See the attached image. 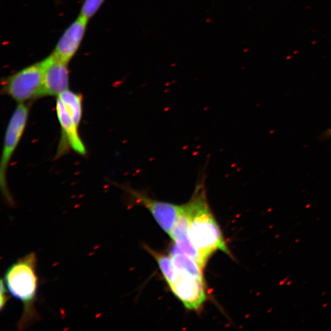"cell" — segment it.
Here are the masks:
<instances>
[{
    "label": "cell",
    "instance_id": "obj_6",
    "mask_svg": "<svg viewBox=\"0 0 331 331\" xmlns=\"http://www.w3.org/2000/svg\"><path fill=\"white\" fill-rule=\"evenodd\" d=\"M41 62L44 71L42 97H58L68 91L70 84L68 63L58 59L52 54Z\"/></svg>",
    "mask_w": 331,
    "mask_h": 331
},
{
    "label": "cell",
    "instance_id": "obj_13",
    "mask_svg": "<svg viewBox=\"0 0 331 331\" xmlns=\"http://www.w3.org/2000/svg\"><path fill=\"white\" fill-rule=\"evenodd\" d=\"M105 1V0H85L80 15L90 19L96 14Z\"/></svg>",
    "mask_w": 331,
    "mask_h": 331
},
{
    "label": "cell",
    "instance_id": "obj_11",
    "mask_svg": "<svg viewBox=\"0 0 331 331\" xmlns=\"http://www.w3.org/2000/svg\"><path fill=\"white\" fill-rule=\"evenodd\" d=\"M63 103L76 125L79 127L83 117V96L68 90L57 97Z\"/></svg>",
    "mask_w": 331,
    "mask_h": 331
},
{
    "label": "cell",
    "instance_id": "obj_7",
    "mask_svg": "<svg viewBox=\"0 0 331 331\" xmlns=\"http://www.w3.org/2000/svg\"><path fill=\"white\" fill-rule=\"evenodd\" d=\"M169 287L185 307L192 311L200 310L207 299L205 280L198 278L179 274V279Z\"/></svg>",
    "mask_w": 331,
    "mask_h": 331
},
{
    "label": "cell",
    "instance_id": "obj_10",
    "mask_svg": "<svg viewBox=\"0 0 331 331\" xmlns=\"http://www.w3.org/2000/svg\"><path fill=\"white\" fill-rule=\"evenodd\" d=\"M170 256L177 271L179 274L204 279L202 268L194 259L183 253L174 245L171 248Z\"/></svg>",
    "mask_w": 331,
    "mask_h": 331
},
{
    "label": "cell",
    "instance_id": "obj_15",
    "mask_svg": "<svg viewBox=\"0 0 331 331\" xmlns=\"http://www.w3.org/2000/svg\"><path fill=\"white\" fill-rule=\"evenodd\" d=\"M324 136L327 137H329L331 136V128L328 129L326 131L324 134Z\"/></svg>",
    "mask_w": 331,
    "mask_h": 331
},
{
    "label": "cell",
    "instance_id": "obj_8",
    "mask_svg": "<svg viewBox=\"0 0 331 331\" xmlns=\"http://www.w3.org/2000/svg\"><path fill=\"white\" fill-rule=\"evenodd\" d=\"M89 20L79 15L61 36L52 54L58 59L69 63L81 46Z\"/></svg>",
    "mask_w": 331,
    "mask_h": 331
},
{
    "label": "cell",
    "instance_id": "obj_2",
    "mask_svg": "<svg viewBox=\"0 0 331 331\" xmlns=\"http://www.w3.org/2000/svg\"><path fill=\"white\" fill-rule=\"evenodd\" d=\"M36 267L37 257L33 252L10 265L4 274V281L10 295L22 304L18 331L27 330L40 319L36 309L39 289Z\"/></svg>",
    "mask_w": 331,
    "mask_h": 331
},
{
    "label": "cell",
    "instance_id": "obj_4",
    "mask_svg": "<svg viewBox=\"0 0 331 331\" xmlns=\"http://www.w3.org/2000/svg\"><path fill=\"white\" fill-rule=\"evenodd\" d=\"M29 112L30 110L28 105L25 103H18L10 118L5 132L1 163H0V187L4 200L10 206L14 205V200L7 187L6 180L7 168L25 131Z\"/></svg>",
    "mask_w": 331,
    "mask_h": 331
},
{
    "label": "cell",
    "instance_id": "obj_12",
    "mask_svg": "<svg viewBox=\"0 0 331 331\" xmlns=\"http://www.w3.org/2000/svg\"><path fill=\"white\" fill-rule=\"evenodd\" d=\"M148 252L151 254L157 261L159 268L160 269L166 281L169 286L173 284L179 279V273L175 267L173 259L171 256H167L164 254L157 252L149 247H145Z\"/></svg>",
    "mask_w": 331,
    "mask_h": 331
},
{
    "label": "cell",
    "instance_id": "obj_3",
    "mask_svg": "<svg viewBox=\"0 0 331 331\" xmlns=\"http://www.w3.org/2000/svg\"><path fill=\"white\" fill-rule=\"evenodd\" d=\"M43 66L38 62L23 68L2 82V94L18 103H25L42 97Z\"/></svg>",
    "mask_w": 331,
    "mask_h": 331
},
{
    "label": "cell",
    "instance_id": "obj_14",
    "mask_svg": "<svg viewBox=\"0 0 331 331\" xmlns=\"http://www.w3.org/2000/svg\"><path fill=\"white\" fill-rule=\"evenodd\" d=\"M7 290L4 279H1V283H0V311L1 312L3 311L6 307L10 298V296L7 293Z\"/></svg>",
    "mask_w": 331,
    "mask_h": 331
},
{
    "label": "cell",
    "instance_id": "obj_9",
    "mask_svg": "<svg viewBox=\"0 0 331 331\" xmlns=\"http://www.w3.org/2000/svg\"><path fill=\"white\" fill-rule=\"evenodd\" d=\"M56 112L62 128L63 143L79 155H86V148L79 135V127L76 125L65 105L58 99L56 102Z\"/></svg>",
    "mask_w": 331,
    "mask_h": 331
},
{
    "label": "cell",
    "instance_id": "obj_1",
    "mask_svg": "<svg viewBox=\"0 0 331 331\" xmlns=\"http://www.w3.org/2000/svg\"><path fill=\"white\" fill-rule=\"evenodd\" d=\"M189 203V237L200 253L204 266L217 250L230 255L221 230L209 207L205 177L198 183Z\"/></svg>",
    "mask_w": 331,
    "mask_h": 331
},
{
    "label": "cell",
    "instance_id": "obj_5",
    "mask_svg": "<svg viewBox=\"0 0 331 331\" xmlns=\"http://www.w3.org/2000/svg\"><path fill=\"white\" fill-rule=\"evenodd\" d=\"M120 187L128 194L131 203L148 209L161 228L167 234H170L181 211L182 205L155 200L143 191L135 190L128 185H121Z\"/></svg>",
    "mask_w": 331,
    "mask_h": 331
}]
</instances>
